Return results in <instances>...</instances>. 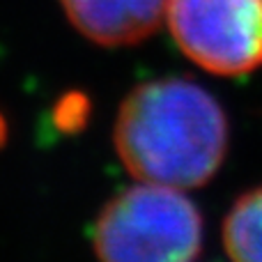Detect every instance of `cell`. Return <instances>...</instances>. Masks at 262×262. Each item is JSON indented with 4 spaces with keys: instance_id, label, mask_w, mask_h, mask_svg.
I'll use <instances>...</instances> for the list:
<instances>
[{
    "instance_id": "obj_4",
    "label": "cell",
    "mask_w": 262,
    "mask_h": 262,
    "mask_svg": "<svg viewBox=\"0 0 262 262\" xmlns=\"http://www.w3.org/2000/svg\"><path fill=\"white\" fill-rule=\"evenodd\" d=\"M60 7L92 44L122 49L145 41L166 23L170 0H60Z\"/></svg>"
},
{
    "instance_id": "obj_1",
    "label": "cell",
    "mask_w": 262,
    "mask_h": 262,
    "mask_svg": "<svg viewBox=\"0 0 262 262\" xmlns=\"http://www.w3.org/2000/svg\"><path fill=\"white\" fill-rule=\"evenodd\" d=\"M226 111L203 85L166 76L136 85L120 104L113 143L138 182L180 191L207 184L228 154Z\"/></svg>"
},
{
    "instance_id": "obj_6",
    "label": "cell",
    "mask_w": 262,
    "mask_h": 262,
    "mask_svg": "<svg viewBox=\"0 0 262 262\" xmlns=\"http://www.w3.org/2000/svg\"><path fill=\"white\" fill-rule=\"evenodd\" d=\"M5 134H7V127H5V120L0 118V145L5 143Z\"/></svg>"
},
{
    "instance_id": "obj_3",
    "label": "cell",
    "mask_w": 262,
    "mask_h": 262,
    "mask_svg": "<svg viewBox=\"0 0 262 262\" xmlns=\"http://www.w3.org/2000/svg\"><path fill=\"white\" fill-rule=\"evenodd\" d=\"M166 23L205 72L244 76L262 67V0H170Z\"/></svg>"
},
{
    "instance_id": "obj_2",
    "label": "cell",
    "mask_w": 262,
    "mask_h": 262,
    "mask_svg": "<svg viewBox=\"0 0 262 262\" xmlns=\"http://www.w3.org/2000/svg\"><path fill=\"white\" fill-rule=\"evenodd\" d=\"M106 262H186L203 251V216L184 191L138 182L115 193L92 228Z\"/></svg>"
},
{
    "instance_id": "obj_5",
    "label": "cell",
    "mask_w": 262,
    "mask_h": 262,
    "mask_svg": "<svg viewBox=\"0 0 262 262\" xmlns=\"http://www.w3.org/2000/svg\"><path fill=\"white\" fill-rule=\"evenodd\" d=\"M226 253L239 262H262V184L230 205L221 226Z\"/></svg>"
}]
</instances>
